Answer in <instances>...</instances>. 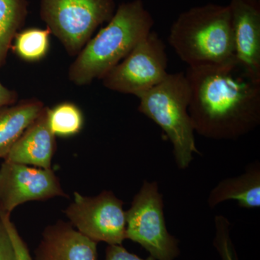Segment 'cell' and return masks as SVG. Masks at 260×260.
<instances>
[{
  "label": "cell",
  "instance_id": "1",
  "mask_svg": "<svg viewBox=\"0 0 260 260\" xmlns=\"http://www.w3.org/2000/svg\"><path fill=\"white\" fill-rule=\"evenodd\" d=\"M189 112L194 131L205 138L235 140L260 124V79L237 59L188 67Z\"/></svg>",
  "mask_w": 260,
  "mask_h": 260
},
{
  "label": "cell",
  "instance_id": "2",
  "mask_svg": "<svg viewBox=\"0 0 260 260\" xmlns=\"http://www.w3.org/2000/svg\"><path fill=\"white\" fill-rule=\"evenodd\" d=\"M153 25L142 0L119 5L107 26L77 55L68 73L70 81L81 86L102 80L152 31Z\"/></svg>",
  "mask_w": 260,
  "mask_h": 260
},
{
  "label": "cell",
  "instance_id": "3",
  "mask_svg": "<svg viewBox=\"0 0 260 260\" xmlns=\"http://www.w3.org/2000/svg\"><path fill=\"white\" fill-rule=\"evenodd\" d=\"M168 42L188 67L235 60L230 8L210 3L183 12L172 24Z\"/></svg>",
  "mask_w": 260,
  "mask_h": 260
},
{
  "label": "cell",
  "instance_id": "4",
  "mask_svg": "<svg viewBox=\"0 0 260 260\" xmlns=\"http://www.w3.org/2000/svg\"><path fill=\"white\" fill-rule=\"evenodd\" d=\"M137 97L140 100L138 111L156 123L172 143L177 167L187 169L194 154L200 152L188 112L190 89L185 73H169L158 85Z\"/></svg>",
  "mask_w": 260,
  "mask_h": 260
},
{
  "label": "cell",
  "instance_id": "5",
  "mask_svg": "<svg viewBox=\"0 0 260 260\" xmlns=\"http://www.w3.org/2000/svg\"><path fill=\"white\" fill-rule=\"evenodd\" d=\"M114 0H41V18L70 56L78 55L98 27L115 13Z\"/></svg>",
  "mask_w": 260,
  "mask_h": 260
},
{
  "label": "cell",
  "instance_id": "6",
  "mask_svg": "<svg viewBox=\"0 0 260 260\" xmlns=\"http://www.w3.org/2000/svg\"><path fill=\"white\" fill-rule=\"evenodd\" d=\"M164 207L158 184L144 181L126 211V239L139 244L156 260H174L180 254L179 242L168 231Z\"/></svg>",
  "mask_w": 260,
  "mask_h": 260
},
{
  "label": "cell",
  "instance_id": "7",
  "mask_svg": "<svg viewBox=\"0 0 260 260\" xmlns=\"http://www.w3.org/2000/svg\"><path fill=\"white\" fill-rule=\"evenodd\" d=\"M167 68V47L152 30L102 80L109 90L137 96L160 83Z\"/></svg>",
  "mask_w": 260,
  "mask_h": 260
},
{
  "label": "cell",
  "instance_id": "8",
  "mask_svg": "<svg viewBox=\"0 0 260 260\" xmlns=\"http://www.w3.org/2000/svg\"><path fill=\"white\" fill-rule=\"evenodd\" d=\"M122 200L112 191L94 197L75 191L74 200L64 210L70 223L94 242L121 245L126 239V211Z\"/></svg>",
  "mask_w": 260,
  "mask_h": 260
},
{
  "label": "cell",
  "instance_id": "9",
  "mask_svg": "<svg viewBox=\"0 0 260 260\" xmlns=\"http://www.w3.org/2000/svg\"><path fill=\"white\" fill-rule=\"evenodd\" d=\"M68 198L52 169H45L4 160L0 167V215H8L32 201Z\"/></svg>",
  "mask_w": 260,
  "mask_h": 260
},
{
  "label": "cell",
  "instance_id": "10",
  "mask_svg": "<svg viewBox=\"0 0 260 260\" xmlns=\"http://www.w3.org/2000/svg\"><path fill=\"white\" fill-rule=\"evenodd\" d=\"M235 57L249 74L260 79L259 0H231Z\"/></svg>",
  "mask_w": 260,
  "mask_h": 260
},
{
  "label": "cell",
  "instance_id": "11",
  "mask_svg": "<svg viewBox=\"0 0 260 260\" xmlns=\"http://www.w3.org/2000/svg\"><path fill=\"white\" fill-rule=\"evenodd\" d=\"M97 245L71 223L58 220L44 229L34 260H98Z\"/></svg>",
  "mask_w": 260,
  "mask_h": 260
},
{
  "label": "cell",
  "instance_id": "12",
  "mask_svg": "<svg viewBox=\"0 0 260 260\" xmlns=\"http://www.w3.org/2000/svg\"><path fill=\"white\" fill-rule=\"evenodd\" d=\"M49 107L27 128L4 160L41 169H51L56 148V136L49 123Z\"/></svg>",
  "mask_w": 260,
  "mask_h": 260
},
{
  "label": "cell",
  "instance_id": "13",
  "mask_svg": "<svg viewBox=\"0 0 260 260\" xmlns=\"http://www.w3.org/2000/svg\"><path fill=\"white\" fill-rule=\"evenodd\" d=\"M236 200L242 208L255 209L260 207V164L255 162L238 177L228 178L218 183L210 191L208 204L211 209L227 201Z\"/></svg>",
  "mask_w": 260,
  "mask_h": 260
},
{
  "label": "cell",
  "instance_id": "14",
  "mask_svg": "<svg viewBox=\"0 0 260 260\" xmlns=\"http://www.w3.org/2000/svg\"><path fill=\"white\" fill-rule=\"evenodd\" d=\"M44 107L41 101L29 99L0 109V159L8 155Z\"/></svg>",
  "mask_w": 260,
  "mask_h": 260
},
{
  "label": "cell",
  "instance_id": "15",
  "mask_svg": "<svg viewBox=\"0 0 260 260\" xmlns=\"http://www.w3.org/2000/svg\"><path fill=\"white\" fill-rule=\"evenodd\" d=\"M27 0H0V67L6 61L8 52L28 15Z\"/></svg>",
  "mask_w": 260,
  "mask_h": 260
},
{
  "label": "cell",
  "instance_id": "16",
  "mask_svg": "<svg viewBox=\"0 0 260 260\" xmlns=\"http://www.w3.org/2000/svg\"><path fill=\"white\" fill-rule=\"evenodd\" d=\"M49 28H29L16 34L11 49L20 59L29 62L42 60L49 52Z\"/></svg>",
  "mask_w": 260,
  "mask_h": 260
},
{
  "label": "cell",
  "instance_id": "17",
  "mask_svg": "<svg viewBox=\"0 0 260 260\" xmlns=\"http://www.w3.org/2000/svg\"><path fill=\"white\" fill-rule=\"evenodd\" d=\"M84 122L83 112L74 103H60L49 109V126L55 136H74L83 129Z\"/></svg>",
  "mask_w": 260,
  "mask_h": 260
},
{
  "label": "cell",
  "instance_id": "18",
  "mask_svg": "<svg viewBox=\"0 0 260 260\" xmlns=\"http://www.w3.org/2000/svg\"><path fill=\"white\" fill-rule=\"evenodd\" d=\"M215 227L213 246L221 260H239L231 238L230 222L223 215H217L215 218Z\"/></svg>",
  "mask_w": 260,
  "mask_h": 260
},
{
  "label": "cell",
  "instance_id": "19",
  "mask_svg": "<svg viewBox=\"0 0 260 260\" xmlns=\"http://www.w3.org/2000/svg\"><path fill=\"white\" fill-rule=\"evenodd\" d=\"M0 218L3 219L9 232L12 242L14 245L17 260H34L30 256L27 244L24 242L23 238L20 237L14 223L10 220V216L0 215Z\"/></svg>",
  "mask_w": 260,
  "mask_h": 260
},
{
  "label": "cell",
  "instance_id": "20",
  "mask_svg": "<svg viewBox=\"0 0 260 260\" xmlns=\"http://www.w3.org/2000/svg\"><path fill=\"white\" fill-rule=\"evenodd\" d=\"M0 260H17L14 245L3 219L0 218Z\"/></svg>",
  "mask_w": 260,
  "mask_h": 260
},
{
  "label": "cell",
  "instance_id": "21",
  "mask_svg": "<svg viewBox=\"0 0 260 260\" xmlns=\"http://www.w3.org/2000/svg\"><path fill=\"white\" fill-rule=\"evenodd\" d=\"M105 260H156L152 256L143 259L126 250L122 245H108Z\"/></svg>",
  "mask_w": 260,
  "mask_h": 260
},
{
  "label": "cell",
  "instance_id": "22",
  "mask_svg": "<svg viewBox=\"0 0 260 260\" xmlns=\"http://www.w3.org/2000/svg\"><path fill=\"white\" fill-rule=\"evenodd\" d=\"M18 102V93L10 90L0 82V109Z\"/></svg>",
  "mask_w": 260,
  "mask_h": 260
}]
</instances>
